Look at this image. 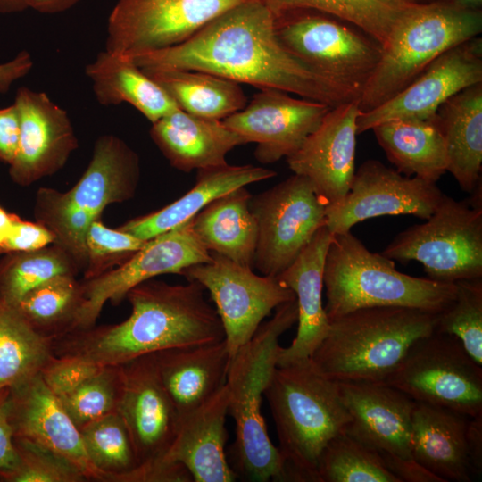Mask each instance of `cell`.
I'll list each match as a JSON object with an SVG mask.
<instances>
[{
	"mask_svg": "<svg viewBox=\"0 0 482 482\" xmlns=\"http://www.w3.org/2000/svg\"><path fill=\"white\" fill-rule=\"evenodd\" d=\"M85 71L92 81L96 99L104 106L129 104L152 123L179 109L126 54L100 52Z\"/></svg>",
	"mask_w": 482,
	"mask_h": 482,
	"instance_id": "obj_31",
	"label": "cell"
},
{
	"mask_svg": "<svg viewBox=\"0 0 482 482\" xmlns=\"http://www.w3.org/2000/svg\"><path fill=\"white\" fill-rule=\"evenodd\" d=\"M54 244V234L39 222L26 221L13 215L10 232L0 248L1 253L32 252Z\"/></svg>",
	"mask_w": 482,
	"mask_h": 482,
	"instance_id": "obj_46",
	"label": "cell"
},
{
	"mask_svg": "<svg viewBox=\"0 0 482 482\" xmlns=\"http://www.w3.org/2000/svg\"><path fill=\"white\" fill-rule=\"evenodd\" d=\"M101 367L78 358L53 355L43 366L40 375L51 392L59 397L76 388Z\"/></svg>",
	"mask_w": 482,
	"mask_h": 482,
	"instance_id": "obj_45",
	"label": "cell"
},
{
	"mask_svg": "<svg viewBox=\"0 0 482 482\" xmlns=\"http://www.w3.org/2000/svg\"><path fill=\"white\" fill-rule=\"evenodd\" d=\"M159 380L179 418L204 403L227 382L231 357L225 340L151 353Z\"/></svg>",
	"mask_w": 482,
	"mask_h": 482,
	"instance_id": "obj_26",
	"label": "cell"
},
{
	"mask_svg": "<svg viewBox=\"0 0 482 482\" xmlns=\"http://www.w3.org/2000/svg\"><path fill=\"white\" fill-rule=\"evenodd\" d=\"M437 314L403 306L353 311L330 321L310 360L337 382H386L411 345L436 331Z\"/></svg>",
	"mask_w": 482,
	"mask_h": 482,
	"instance_id": "obj_4",
	"label": "cell"
},
{
	"mask_svg": "<svg viewBox=\"0 0 482 482\" xmlns=\"http://www.w3.org/2000/svg\"><path fill=\"white\" fill-rule=\"evenodd\" d=\"M13 215L0 207V248L10 232Z\"/></svg>",
	"mask_w": 482,
	"mask_h": 482,
	"instance_id": "obj_54",
	"label": "cell"
},
{
	"mask_svg": "<svg viewBox=\"0 0 482 482\" xmlns=\"http://www.w3.org/2000/svg\"><path fill=\"white\" fill-rule=\"evenodd\" d=\"M454 299L437 314L436 331L456 337L482 365V278L455 282Z\"/></svg>",
	"mask_w": 482,
	"mask_h": 482,
	"instance_id": "obj_42",
	"label": "cell"
},
{
	"mask_svg": "<svg viewBox=\"0 0 482 482\" xmlns=\"http://www.w3.org/2000/svg\"><path fill=\"white\" fill-rule=\"evenodd\" d=\"M381 253L417 261L428 278L440 282L482 278V205L444 195L424 223L399 233Z\"/></svg>",
	"mask_w": 482,
	"mask_h": 482,
	"instance_id": "obj_9",
	"label": "cell"
},
{
	"mask_svg": "<svg viewBox=\"0 0 482 482\" xmlns=\"http://www.w3.org/2000/svg\"><path fill=\"white\" fill-rule=\"evenodd\" d=\"M466 441L472 475L480 476L482 472V413L470 418Z\"/></svg>",
	"mask_w": 482,
	"mask_h": 482,
	"instance_id": "obj_51",
	"label": "cell"
},
{
	"mask_svg": "<svg viewBox=\"0 0 482 482\" xmlns=\"http://www.w3.org/2000/svg\"><path fill=\"white\" fill-rule=\"evenodd\" d=\"M146 241L120 229H111L98 220H94L86 234L87 265L86 279L95 274L98 262L110 257H124L139 250Z\"/></svg>",
	"mask_w": 482,
	"mask_h": 482,
	"instance_id": "obj_44",
	"label": "cell"
},
{
	"mask_svg": "<svg viewBox=\"0 0 482 482\" xmlns=\"http://www.w3.org/2000/svg\"><path fill=\"white\" fill-rule=\"evenodd\" d=\"M123 388L118 412L129 432L145 481L165 464L179 416L157 376L151 353L121 365Z\"/></svg>",
	"mask_w": 482,
	"mask_h": 482,
	"instance_id": "obj_17",
	"label": "cell"
},
{
	"mask_svg": "<svg viewBox=\"0 0 482 482\" xmlns=\"http://www.w3.org/2000/svg\"><path fill=\"white\" fill-rule=\"evenodd\" d=\"M84 300L82 282L62 275L29 292L15 307L37 333L52 341L74 329Z\"/></svg>",
	"mask_w": 482,
	"mask_h": 482,
	"instance_id": "obj_37",
	"label": "cell"
},
{
	"mask_svg": "<svg viewBox=\"0 0 482 482\" xmlns=\"http://www.w3.org/2000/svg\"><path fill=\"white\" fill-rule=\"evenodd\" d=\"M81 0H26L28 8L35 11L54 14L70 10Z\"/></svg>",
	"mask_w": 482,
	"mask_h": 482,
	"instance_id": "obj_52",
	"label": "cell"
},
{
	"mask_svg": "<svg viewBox=\"0 0 482 482\" xmlns=\"http://www.w3.org/2000/svg\"><path fill=\"white\" fill-rule=\"evenodd\" d=\"M333 234L325 226L313 236L294 262L277 278L295 295L298 327L295 337L279 350L278 366L310 359L329 328L322 304L324 265Z\"/></svg>",
	"mask_w": 482,
	"mask_h": 482,
	"instance_id": "obj_24",
	"label": "cell"
},
{
	"mask_svg": "<svg viewBox=\"0 0 482 482\" xmlns=\"http://www.w3.org/2000/svg\"><path fill=\"white\" fill-rule=\"evenodd\" d=\"M359 99L332 107L300 148L287 157L290 170L307 178L326 206L347 194L355 172Z\"/></svg>",
	"mask_w": 482,
	"mask_h": 482,
	"instance_id": "obj_20",
	"label": "cell"
},
{
	"mask_svg": "<svg viewBox=\"0 0 482 482\" xmlns=\"http://www.w3.org/2000/svg\"><path fill=\"white\" fill-rule=\"evenodd\" d=\"M332 107L278 89H261L248 104L222 120L247 143H256L254 157L273 163L296 152Z\"/></svg>",
	"mask_w": 482,
	"mask_h": 482,
	"instance_id": "obj_19",
	"label": "cell"
},
{
	"mask_svg": "<svg viewBox=\"0 0 482 482\" xmlns=\"http://www.w3.org/2000/svg\"><path fill=\"white\" fill-rule=\"evenodd\" d=\"M326 204L311 181L298 174L251 196L249 208L257 223L253 268L277 277L326 225Z\"/></svg>",
	"mask_w": 482,
	"mask_h": 482,
	"instance_id": "obj_12",
	"label": "cell"
},
{
	"mask_svg": "<svg viewBox=\"0 0 482 482\" xmlns=\"http://www.w3.org/2000/svg\"><path fill=\"white\" fill-rule=\"evenodd\" d=\"M351 416L346 433L375 452L411 457L415 401L385 382H338Z\"/></svg>",
	"mask_w": 482,
	"mask_h": 482,
	"instance_id": "obj_23",
	"label": "cell"
},
{
	"mask_svg": "<svg viewBox=\"0 0 482 482\" xmlns=\"http://www.w3.org/2000/svg\"><path fill=\"white\" fill-rule=\"evenodd\" d=\"M251 196L241 187L214 199L192 219V227L210 252L253 269L258 231Z\"/></svg>",
	"mask_w": 482,
	"mask_h": 482,
	"instance_id": "obj_32",
	"label": "cell"
},
{
	"mask_svg": "<svg viewBox=\"0 0 482 482\" xmlns=\"http://www.w3.org/2000/svg\"><path fill=\"white\" fill-rule=\"evenodd\" d=\"M91 462L110 482H137L139 463L127 426L118 411L79 428Z\"/></svg>",
	"mask_w": 482,
	"mask_h": 482,
	"instance_id": "obj_39",
	"label": "cell"
},
{
	"mask_svg": "<svg viewBox=\"0 0 482 482\" xmlns=\"http://www.w3.org/2000/svg\"><path fill=\"white\" fill-rule=\"evenodd\" d=\"M14 461L0 469V482H85L84 475L55 453L13 436Z\"/></svg>",
	"mask_w": 482,
	"mask_h": 482,
	"instance_id": "obj_43",
	"label": "cell"
},
{
	"mask_svg": "<svg viewBox=\"0 0 482 482\" xmlns=\"http://www.w3.org/2000/svg\"><path fill=\"white\" fill-rule=\"evenodd\" d=\"M226 385L211 399L179 418L176 436L165 462L183 465L195 482H231L237 478L227 461Z\"/></svg>",
	"mask_w": 482,
	"mask_h": 482,
	"instance_id": "obj_25",
	"label": "cell"
},
{
	"mask_svg": "<svg viewBox=\"0 0 482 482\" xmlns=\"http://www.w3.org/2000/svg\"><path fill=\"white\" fill-rule=\"evenodd\" d=\"M122 388L121 365L102 366L76 388L58 399L79 429L98 418L117 411Z\"/></svg>",
	"mask_w": 482,
	"mask_h": 482,
	"instance_id": "obj_41",
	"label": "cell"
},
{
	"mask_svg": "<svg viewBox=\"0 0 482 482\" xmlns=\"http://www.w3.org/2000/svg\"><path fill=\"white\" fill-rule=\"evenodd\" d=\"M457 5L470 9V10H481L482 0H451Z\"/></svg>",
	"mask_w": 482,
	"mask_h": 482,
	"instance_id": "obj_55",
	"label": "cell"
},
{
	"mask_svg": "<svg viewBox=\"0 0 482 482\" xmlns=\"http://www.w3.org/2000/svg\"><path fill=\"white\" fill-rule=\"evenodd\" d=\"M444 195L435 182L403 176L378 160H368L355 170L345 196L326 207V227L336 235L384 215L410 214L426 220Z\"/></svg>",
	"mask_w": 482,
	"mask_h": 482,
	"instance_id": "obj_16",
	"label": "cell"
},
{
	"mask_svg": "<svg viewBox=\"0 0 482 482\" xmlns=\"http://www.w3.org/2000/svg\"><path fill=\"white\" fill-rule=\"evenodd\" d=\"M232 357L226 386L229 414L236 425L233 470L253 481H286L285 463L271 442L262 413V395L278 366L280 336L297 322L296 300L276 309Z\"/></svg>",
	"mask_w": 482,
	"mask_h": 482,
	"instance_id": "obj_5",
	"label": "cell"
},
{
	"mask_svg": "<svg viewBox=\"0 0 482 482\" xmlns=\"http://www.w3.org/2000/svg\"><path fill=\"white\" fill-rule=\"evenodd\" d=\"M481 30V10L466 9L451 0L412 5L382 48L380 60L360 96L361 112L395 96L436 58L477 37Z\"/></svg>",
	"mask_w": 482,
	"mask_h": 482,
	"instance_id": "obj_8",
	"label": "cell"
},
{
	"mask_svg": "<svg viewBox=\"0 0 482 482\" xmlns=\"http://www.w3.org/2000/svg\"><path fill=\"white\" fill-rule=\"evenodd\" d=\"M469 418L455 411L415 402L411 454L443 482H470L466 432Z\"/></svg>",
	"mask_w": 482,
	"mask_h": 482,
	"instance_id": "obj_28",
	"label": "cell"
},
{
	"mask_svg": "<svg viewBox=\"0 0 482 482\" xmlns=\"http://www.w3.org/2000/svg\"><path fill=\"white\" fill-rule=\"evenodd\" d=\"M5 254L0 261V299L13 306L43 283L57 276H76L79 270L74 259L55 244Z\"/></svg>",
	"mask_w": 482,
	"mask_h": 482,
	"instance_id": "obj_38",
	"label": "cell"
},
{
	"mask_svg": "<svg viewBox=\"0 0 482 482\" xmlns=\"http://www.w3.org/2000/svg\"><path fill=\"white\" fill-rule=\"evenodd\" d=\"M276 174L271 170L250 164L227 163L198 170L195 186L184 195L159 211L126 222L119 229L147 241L192 220L214 199L236 188L273 178Z\"/></svg>",
	"mask_w": 482,
	"mask_h": 482,
	"instance_id": "obj_29",
	"label": "cell"
},
{
	"mask_svg": "<svg viewBox=\"0 0 482 482\" xmlns=\"http://www.w3.org/2000/svg\"><path fill=\"white\" fill-rule=\"evenodd\" d=\"M329 322L353 311L403 306L439 312L455 297L456 284L398 271L394 260L370 252L351 231L333 235L324 265Z\"/></svg>",
	"mask_w": 482,
	"mask_h": 482,
	"instance_id": "obj_6",
	"label": "cell"
},
{
	"mask_svg": "<svg viewBox=\"0 0 482 482\" xmlns=\"http://www.w3.org/2000/svg\"><path fill=\"white\" fill-rule=\"evenodd\" d=\"M210 260L211 253L195 235L192 220L147 240L117 269L82 282L85 300L73 330L95 326L104 305L120 303L135 286L165 273L180 275Z\"/></svg>",
	"mask_w": 482,
	"mask_h": 482,
	"instance_id": "obj_15",
	"label": "cell"
},
{
	"mask_svg": "<svg viewBox=\"0 0 482 482\" xmlns=\"http://www.w3.org/2000/svg\"><path fill=\"white\" fill-rule=\"evenodd\" d=\"M443 134L447 171L465 192L480 183L482 167V82L458 92L436 112Z\"/></svg>",
	"mask_w": 482,
	"mask_h": 482,
	"instance_id": "obj_30",
	"label": "cell"
},
{
	"mask_svg": "<svg viewBox=\"0 0 482 482\" xmlns=\"http://www.w3.org/2000/svg\"><path fill=\"white\" fill-rule=\"evenodd\" d=\"M141 70L167 93L179 109L197 117L222 120L246 104L239 84L229 79L200 71Z\"/></svg>",
	"mask_w": 482,
	"mask_h": 482,
	"instance_id": "obj_34",
	"label": "cell"
},
{
	"mask_svg": "<svg viewBox=\"0 0 482 482\" xmlns=\"http://www.w3.org/2000/svg\"><path fill=\"white\" fill-rule=\"evenodd\" d=\"M371 129L398 172L436 183L447 171L445 143L436 116L392 120Z\"/></svg>",
	"mask_w": 482,
	"mask_h": 482,
	"instance_id": "obj_33",
	"label": "cell"
},
{
	"mask_svg": "<svg viewBox=\"0 0 482 482\" xmlns=\"http://www.w3.org/2000/svg\"><path fill=\"white\" fill-rule=\"evenodd\" d=\"M337 19L308 9L286 12L275 16L276 35L311 70L360 98L382 46Z\"/></svg>",
	"mask_w": 482,
	"mask_h": 482,
	"instance_id": "obj_10",
	"label": "cell"
},
{
	"mask_svg": "<svg viewBox=\"0 0 482 482\" xmlns=\"http://www.w3.org/2000/svg\"><path fill=\"white\" fill-rule=\"evenodd\" d=\"M407 1H410L415 4H427V3L435 2V0H407Z\"/></svg>",
	"mask_w": 482,
	"mask_h": 482,
	"instance_id": "obj_56",
	"label": "cell"
},
{
	"mask_svg": "<svg viewBox=\"0 0 482 482\" xmlns=\"http://www.w3.org/2000/svg\"><path fill=\"white\" fill-rule=\"evenodd\" d=\"M244 0H118L107 23L105 50L135 55L179 45Z\"/></svg>",
	"mask_w": 482,
	"mask_h": 482,
	"instance_id": "obj_14",
	"label": "cell"
},
{
	"mask_svg": "<svg viewBox=\"0 0 482 482\" xmlns=\"http://www.w3.org/2000/svg\"><path fill=\"white\" fill-rule=\"evenodd\" d=\"M28 9L26 0H0L1 13H14Z\"/></svg>",
	"mask_w": 482,
	"mask_h": 482,
	"instance_id": "obj_53",
	"label": "cell"
},
{
	"mask_svg": "<svg viewBox=\"0 0 482 482\" xmlns=\"http://www.w3.org/2000/svg\"><path fill=\"white\" fill-rule=\"evenodd\" d=\"M53 355L51 340L37 333L15 306L0 299V389L40 373Z\"/></svg>",
	"mask_w": 482,
	"mask_h": 482,
	"instance_id": "obj_35",
	"label": "cell"
},
{
	"mask_svg": "<svg viewBox=\"0 0 482 482\" xmlns=\"http://www.w3.org/2000/svg\"><path fill=\"white\" fill-rule=\"evenodd\" d=\"M127 56L141 69L204 71L331 107L359 99L291 54L276 35L273 12L259 0L233 5L179 45Z\"/></svg>",
	"mask_w": 482,
	"mask_h": 482,
	"instance_id": "obj_1",
	"label": "cell"
},
{
	"mask_svg": "<svg viewBox=\"0 0 482 482\" xmlns=\"http://www.w3.org/2000/svg\"><path fill=\"white\" fill-rule=\"evenodd\" d=\"M274 16L308 9L331 15L361 29L384 48L404 13L415 4L407 0H259Z\"/></svg>",
	"mask_w": 482,
	"mask_h": 482,
	"instance_id": "obj_36",
	"label": "cell"
},
{
	"mask_svg": "<svg viewBox=\"0 0 482 482\" xmlns=\"http://www.w3.org/2000/svg\"><path fill=\"white\" fill-rule=\"evenodd\" d=\"M20 137V119L15 104L0 108V162L11 164Z\"/></svg>",
	"mask_w": 482,
	"mask_h": 482,
	"instance_id": "obj_48",
	"label": "cell"
},
{
	"mask_svg": "<svg viewBox=\"0 0 482 482\" xmlns=\"http://www.w3.org/2000/svg\"><path fill=\"white\" fill-rule=\"evenodd\" d=\"M264 395L276 426L286 481L317 482L323 449L346 432L351 421L338 382L308 359L277 366Z\"/></svg>",
	"mask_w": 482,
	"mask_h": 482,
	"instance_id": "obj_3",
	"label": "cell"
},
{
	"mask_svg": "<svg viewBox=\"0 0 482 482\" xmlns=\"http://www.w3.org/2000/svg\"><path fill=\"white\" fill-rule=\"evenodd\" d=\"M317 482H400L378 454L342 433L323 449L317 466Z\"/></svg>",
	"mask_w": 482,
	"mask_h": 482,
	"instance_id": "obj_40",
	"label": "cell"
},
{
	"mask_svg": "<svg viewBox=\"0 0 482 482\" xmlns=\"http://www.w3.org/2000/svg\"><path fill=\"white\" fill-rule=\"evenodd\" d=\"M204 291L195 280L179 285L144 281L126 295L131 305L127 320L70 331L51 341L52 353L112 366L167 348L221 341V321Z\"/></svg>",
	"mask_w": 482,
	"mask_h": 482,
	"instance_id": "obj_2",
	"label": "cell"
},
{
	"mask_svg": "<svg viewBox=\"0 0 482 482\" xmlns=\"http://www.w3.org/2000/svg\"><path fill=\"white\" fill-rule=\"evenodd\" d=\"M415 402L468 417L482 413V368L454 336L433 332L416 341L385 382Z\"/></svg>",
	"mask_w": 482,
	"mask_h": 482,
	"instance_id": "obj_11",
	"label": "cell"
},
{
	"mask_svg": "<svg viewBox=\"0 0 482 482\" xmlns=\"http://www.w3.org/2000/svg\"><path fill=\"white\" fill-rule=\"evenodd\" d=\"M386 468L400 482H443L412 457H402L387 452H376Z\"/></svg>",
	"mask_w": 482,
	"mask_h": 482,
	"instance_id": "obj_47",
	"label": "cell"
},
{
	"mask_svg": "<svg viewBox=\"0 0 482 482\" xmlns=\"http://www.w3.org/2000/svg\"><path fill=\"white\" fill-rule=\"evenodd\" d=\"M33 68L30 54L25 50L6 62L0 63V93H6L14 81L25 77Z\"/></svg>",
	"mask_w": 482,
	"mask_h": 482,
	"instance_id": "obj_50",
	"label": "cell"
},
{
	"mask_svg": "<svg viewBox=\"0 0 482 482\" xmlns=\"http://www.w3.org/2000/svg\"><path fill=\"white\" fill-rule=\"evenodd\" d=\"M13 104L20 137L9 174L16 184L29 186L61 170L78 147V139L67 112L46 93L21 87Z\"/></svg>",
	"mask_w": 482,
	"mask_h": 482,
	"instance_id": "obj_21",
	"label": "cell"
},
{
	"mask_svg": "<svg viewBox=\"0 0 482 482\" xmlns=\"http://www.w3.org/2000/svg\"><path fill=\"white\" fill-rule=\"evenodd\" d=\"M140 177L137 153L114 135H103L95 144L92 159L77 184L69 191L38 190L37 222L54 236L79 270L87 267L86 234L112 203L131 198Z\"/></svg>",
	"mask_w": 482,
	"mask_h": 482,
	"instance_id": "obj_7",
	"label": "cell"
},
{
	"mask_svg": "<svg viewBox=\"0 0 482 482\" xmlns=\"http://www.w3.org/2000/svg\"><path fill=\"white\" fill-rule=\"evenodd\" d=\"M482 82V40L474 37L445 51L384 104L360 113L357 134L392 120H430L462 89Z\"/></svg>",
	"mask_w": 482,
	"mask_h": 482,
	"instance_id": "obj_18",
	"label": "cell"
},
{
	"mask_svg": "<svg viewBox=\"0 0 482 482\" xmlns=\"http://www.w3.org/2000/svg\"><path fill=\"white\" fill-rule=\"evenodd\" d=\"M13 430L10 421V388L0 389V469L14 461Z\"/></svg>",
	"mask_w": 482,
	"mask_h": 482,
	"instance_id": "obj_49",
	"label": "cell"
},
{
	"mask_svg": "<svg viewBox=\"0 0 482 482\" xmlns=\"http://www.w3.org/2000/svg\"><path fill=\"white\" fill-rule=\"evenodd\" d=\"M13 436L39 445L66 459L87 481L110 482L90 461L77 426L40 373L10 388Z\"/></svg>",
	"mask_w": 482,
	"mask_h": 482,
	"instance_id": "obj_22",
	"label": "cell"
},
{
	"mask_svg": "<svg viewBox=\"0 0 482 482\" xmlns=\"http://www.w3.org/2000/svg\"><path fill=\"white\" fill-rule=\"evenodd\" d=\"M211 253V260L185 269L180 275L210 293L232 357L247 344L262 320L280 304L295 299L277 277L257 275L252 268Z\"/></svg>",
	"mask_w": 482,
	"mask_h": 482,
	"instance_id": "obj_13",
	"label": "cell"
},
{
	"mask_svg": "<svg viewBox=\"0 0 482 482\" xmlns=\"http://www.w3.org/2000/svg\"><path fill=\"white\" fill-rule=\"evenodd\" d=\"M150 135L170 164L186 172L225 165L228 153L246 144L222 120L197 117L180 109L152 123Z\"/></svg>",
	"mask_w": 482,
	"mask_h": 482,
	"instance_id": "obj_27",
	"label": "cell"
}]
</instances>
